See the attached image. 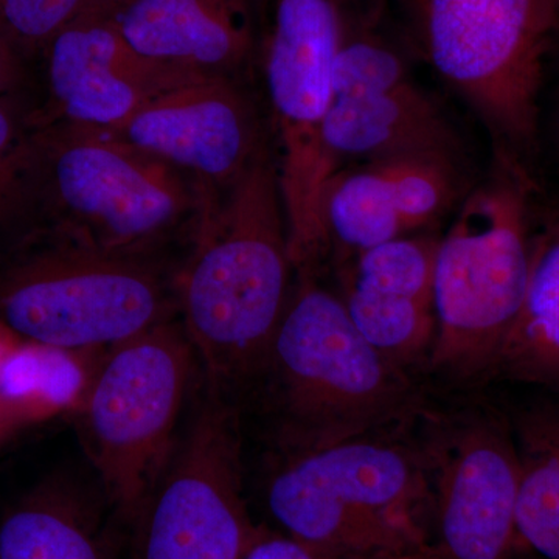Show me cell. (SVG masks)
I'll return each mask as SVG.
<instances>
[{
  "instance_id": "obj_4",
  "label": "cell",
  "mask_w": 559,
  "mask_h": 559,
  "mask_svg": "<svg viewBox=\"0 0 559 559\" xmlns=\"http://www.w3.org/2000/svg\"><path fill=\"white\" fill-rule=\"evenodd\" d=\"M396 430L285 455L266 487L280 533L344 559L429 555L425 455Z\"/></svg>"
},
{
  "instance_id": "obj_14",
  "label": "cell",
  "mask_w": 559,
  "mask_h": 559,
  "mask_svg": "<svg viewBox=\"0 0 559 559\" xmlns=\"http://www.w3.org/2000/svg\"><path fill=\"white\" fill-rule=\"evenodd\" d=\"M477 178L468 154L459 153L401 154L340 168L323 190L329 260L432 231Z\"/></svg>"
},
{
  "instance_id": "obj_8",
  "label": "cell",
  "mask_w": 559,
  "mask_h": 559,
  "mask_svg": "<svg viewBox=\"0 0 559 559\" xmlns=\"http://www.w3.org/2000/svg\"><path fill=\"white\" fill-rule=\"evenodd\" d=\"M407 39L484 124L492 151L536 168L540 90L558 44L554 0H403Z\"/></svg>"
},
{
  "instance_id": "obj_3",
  "label": "cell",
  "mask_w": 559,
  "mask_h": 559,
  "mask_svg": "<svg viewBox=\"0 0 559 559\" xmlns=\"http://www.w3.org/2000/svg\"><path fill=\"white\" fill-rule=\"evenodd\" d=\"M539 183L532 165L492 151L488 170L440 235L433 270L436 340L429 364L451 380L495 374L527 293Z\"/></svg>"
},
{
  "instance_id": "obj_9",
  "label": "cell",
  "mask_w": 559,
  "mask_h": 559,
  "mask_svg": "<svg viewBox=\"0 0 559 559\" xmlns=\"http://www.w3.org/2000/svg\"><path fill=\"white\" fill-rule=\"evenodd\" d=\"M194 360L180 322H162L108 349L75 415L100 491L127 527L138 521L178 448Z\"/></svg>"
},
{
  "instance_id": "obj_30",
  "label": "cell",
  "mask_w": 559,
  "mask_h": 559,
  "mask_svg": "<svg viewBox=\"0 0 559 559\" xmlns=\"http://www.w3.org/2000/svg\"><path fill=\"white\" fill-rule=\"evenodd\" d=\"M349 2H352V3H359V2H362V0H349Z\"/></svg>"
},
{
  "instance_id": "obj_21",
  "label": "cell",
  "mask_w": 559,
  "mask_h": 559,
  "mask_svg": "<svg viewBox=\"0 0 559 559\" xmlns=\"http://www.w3.org/2000/svg\"><path fill=\"white\" fill-rule=\"evenodd\" d=\"M109 348L70 349L17 342L0 364V393L49 415H76Z\"/></svg>"
},
{
  "instance_id": "obj_13",
  "label": "cell",
  "mask_w": 559,
  "mask_h": 559,
  "mask_svg": "<svg viewBox=\"0 0 559 559\" xmlns=\"http://www.w3.org/2000/svg\"><path fill=\"white\" fill-rule=\"evenodd\" d=\"M112 132L189 176L205 201L226 194L271 148L252 81L229 76L165 92Z\"/></svg>"
},
{
  "instance_id": "obj_2",
  "label": "cell",
  "mask_w": 559,
  "mask_h": 559,
  "mask_svg": "<svg viewBox=\"0 0 559 559\" xmlns=\"http://www.w3.org/2000/svg\"><path fill=\"white\" fill-rule=\"evenodd\" d=\"M263 373L285 455L399 429L425 411L411 373L371 347L319 272L297 274Z\"/></svg>"
},
{
  "instance_id": "obj_23",
  "label": "cell",
  "mask_w": 559,
  "mask_h": 559,
  "mask_svg": "<svg viewBox=\"0 0 559 559\" xmlns=\"http://www.w3.org/2000/svg\"><path fill=\"white\" fill-rule=\"evenodd\" d=\"M105 2L108 0H0V17L27 60L40 55L62 28Z\"/></svg>"
},
{
  "instance_id": "obj_24",
  "label": "cell",
  "mask_w": 559,
  "mask_h": 559,
  "mask_svg": "<svg viewBox=\"0 0 559 559\" xmlns=\"http://www.w3.org/2000/svg\"><path fill=\"white\" fill-rule=\"evenodd\" d=\"M536 170L559 190V44L546 70L536 128Z\"/></svg>"
},
{
  "instance_id": "obj_19",
  "label": "cell",
  "mask_w": 559,
  "mask_h": 559,
  "mask_svg": "<svg viewBox=\"0 0 559 559\" xmlns=\"http://www.w3.org/2000/svg\"><path fill=\"white\" fill-rule=\"evenodd\" d=\"M498 373L559 395V190L543 178L533 212L527 293Z\"/></svg>"
},
{
  "instance_id": "obj_25",
  "label": "cell",
  "mask_w": 559,
  "mask_h": 559,
  "mask_svg": "<svg viewBox=\"0 0 559 559\" xmlns=\"http://www.w3.org/2000/svg\"><path fill=\"white\" fill-rule=\"evenodd\" d=\"M245 559H344L334 557L289 538L283 533H272L263 528L259 539L250 547Z\"/></svg>"
},
{
  "instance_id": "obj_6",
  "label": "cell",
  "mask_w": 559,
  "mask_h": 559,
  "mask_svg": "<svg viewBox=\"0 0 559 559\" xmlns=\"http://www.w3.org/2000/svg\"><path fill=\"white\" fill-rule=\"evenodd\" d=\"M257 40L252 81L259 97L297 274L319 272L330 257L322 218L330 178L322 148L333 70L349 0H253Z\"/></svg>"
},
{
  "instance_id": "obj_10",
  "label": "cell",
  "mask_w": 559,
  "mask_h": 559,
  "mask_svg": "<svg viewBox=\"0 0 559 559\" xmlns=\"http://www.w3.org/2000/svg\"><path fill=\"white\" fill-rule=\"evenodd\" d=\"M330 176L347 165L414 153H466L448 110L421 86L385 28L384 0L349 5L322 127Z\"/></svg>"
},
{
  "instance_id": "obj_17",
  "label": "cell",
  "mask_w": 559,
  "mask_h": 559,
  "mask_svg": "<svg viewBox=\"0 0 559 559\" xmlns=\"http://www.w3.org/2000/svg\"><path fill=\"white\" fill-rule=\"evenodd\" d=\"M105 7L143 57L200 75L252 81L253 0H108Z\"/></svg>"
},
{
  "instance_id": "obj_7",
  "label": "cell",
  "mask_w": 559,
  "mask_h": 559,
  "mask_svg": "<svg viewBox=\"0 0 559 559\" xmlns=\"http://www.w3.org/2000/svg\"><path fill=\"white\" fill-rule=\"evenodd\" d=\"M175 312L173 275L156 257L103 252L43 226L0 252V323L21 340L105 349Z\"/></svg>"
},
{
  "instance_id": "obj_28",
  "label": "cell",
  "mask_w": 559,
  "mask_h": 559,
  "mask_svg": "<svg viewBox=\"0 0 559 559\" xmlns=\"http://www.w3.org/2000/svg\"><path fill=\"white\" fill-rule=\"evenodd\" d=\"M21 341V337H17L16 334L11 333L7 326H3L0 323V364L2 360L7 358V355L16 347L17 342Z\"/></svg>"
},
{
  "instance_id": "obj_18",
  "label": "cell",
  "mask_w": 559,
  "mask_h": 559,
  "mask_svg": "<svg viewBox=\"0 0 559 559\" xmlns=\"http://www.w3.org/2000/svg\"><path fill=\"white\" fill-rule=\"evenodd\" d=\"M108 509L105 495L47 477L0 516V559H117Z\"/></svg>"
},
{
  "instance_id": "obj_5",
  "label": "cell",
  "mask_w": 559,
  "mask_h": 559,
  "mask_svg": "<svg viewBox=\"0 0 559 559\" xmlns=\"http://www.w3.org/2000/svg\"><path fill=\"white\" fill-rule=\"evenodd\" d=\"M204 204L193 179L116 132L36 121L32 227L103 252L156 257L190 237Z\"/></svg>"
},
{
  "instance_id": "obj_12",
  "label": "cell",
  "mask_w": 559,
  "mask_h": 559,
  "mask_svg": "<svg viewBox=\"0 0 559 559\" xmlns=\"http://www.w3.org/2000/svg\"><path fill=\"white\" fill-rule=\"evenodd\" d=\"M419 447L430 488L432 559H514L516 447L510 423L484 407L421 414Z\"/></svg>"
},
{
  "instance_id": "obj_29",
  "label": "cell",
  "mask_w": 559,
  "mask_h": 559,
  "mask_svg": "<svg viewBox=\"0 0 559 559\" xmlns=\"http://www.w3.org/2000/svg\"><path fill=\"white\" fill-rule=\"evenodd\" d=\"M555 3V10H557V16H558V31H559V0H554ZM558 44H559V32H558ZM557 44V46H558Z\"/></svg>"
},
{
  "instance_id": "obj_11",
  "label": "cell",
  "mask_w": 559,
  "mask_h": 559,
  "mask_svg": "<svg viewBox=\"0 0 559 559\" xmlns=\"http://www.w3.org/2000/svg\"><path fill=\"white\" fill-rule=\"evenodd\" d=\"M201 399L132 525L134 559H245L263 532L245 499L237 412L207 385Z\"/></svg>"
},
{
  "instance_id": "obj_1",
  "label": "cell",
  "mask_w": 559,
  "mask_h": 559,
  "mask_svg": "<svg viewBox=\"0 0 559 559\" xmlns=\"http://www.w3.org/2000/svg\"><path fill=\"white\" fill-rule=\"evenodd\" d=\"M297 271L271 148L240 182L209 200L173 274L176 312L204 371L230 399L263 373Z\"/></svg>"
},
{
  "instance_id": "obj_22",
  "label": "cell",
  "mask_w": 559,
  "mask_h": 559,
  "mask_svg": "<svg viewBox=\"0 0 559 559\" xmlns=\"http://www.w3.org/2000/svg\"><path fill=\"white\" fill-rule=\"evenodd\" d=\"M36 110L20 92L0 97V237L33 226V134Z\"/></svg>"
},
{
  "instance_id": "obj_27",
  "label": "cell",
  "mask_w": 559,
  "mask_h": 559,
  "mask_svg": "<svg viewBox=\"0 0 559 559\" xmlns=\"http://www.w3.org/2000/svg\"><path fill=\"white\" fill-rule=\"evenodd\" d=\"M24 55L11 39L0 17V97L20 92L24 81Z\"/></svg>"
},
{
  "instance_id": "obj_26",
  "label": "cell",
  "mask_w": 559,
  "mask_h": 559,
  "mask_svg": "<svg viewBox=\"0 0 559 559\" xmlns=\"http://www.w3.org/2000/svg\"><path fill=\"white\" fill-rule=\"evenodd\" d=\"M50 419L39 407L9 399L0 393V447L16 437L22 430Z\"/></svg>"
},
{
  "instance_id": "obj_16",
  "label": "cell",
  "mask_w": 559,
  "mask_h": 559,
  "mask_svg": "<svg viewBox=\"0 0 559 559\" xmlns=\"http://www.w3.org/2000/svg\"><path fill=\"white\" fill-rule=\"evenodd\" d=\"M440 235L421 231L331 261L349 319L371 347L411 373L436 340L433 270Z\"/></svg>"
},
{
  "instance_id": "obj_15",
  "label": "cell",
  "mask_w": 559,
  "mask_h": 559,
  "mask_svg": "<svg viewBox=\"0 0 559 559\" xmlns=\"http://www.w3.org/2000/svg\"><path fill=\"white\" fill-rule=\"evenodd\" d=\"M40 57L49 100L38 120L95 130H119L146 103L205 76L143 57L105 3L62 28Z\"/></svg>"
},
{
  "instance_id": "obj_20",
  "label": "cell",
  "mask_w": 559,
  "mask_h": 559,
  "mask_svg": "<svg viewBox=\"0 0 559 559\" xmlns=\"http://www.w3.org/2000/svg\"><path fill=\"white\" fill-rule=\"evenodd\" d=\"M510 426L520 469L521 549L559 559V399L525 407Z\"/></svg>"
}]
</instances>
